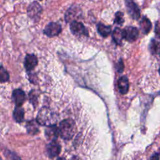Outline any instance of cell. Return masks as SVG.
<instances>
[{
	"label": "cell",
	"instance_id": "obj_23",
	"mask_svg": "<svg viewBox=\"0 0 160 160\" xmlns=\"http://www.w3.org/2000/svg\"><path fill=\"white\" fill-rule=\"evenodd\" d=\"M159 74H160V68H159Z\"/></svg>",
	"mask_w": 160,
	"mask_h": 160
},
{
	"label": "cell",
	"instance_id": "obj_9",
	"mask_svg": "<svg viewBox=\"0 0 160 160\" xmlns=\"http://www.w3.org/2000/svg\"><path fill=\"white\" fill-rule=\"evenodd\" d=\"M12 97L16 106H21L25 101V93L19 89L14 90Z\"/></svg>",
	"mask_w": 160,
	"mask_h": 160
},
{
	"label": "cell",
	"instance_id": "obj_21",
	"mask_svg": "<svg viewBox=\"0 0 160 160\" xmlns=\"http://www.w3.org/2000/svg\"><path fill=\"white\" fill-rule=\"evenodd\" d=\"M124 21V14L122 12L118 11L115 14V19H114V23L118 25H121L123 24Z\"/></svg>",
	"mask_w": 160,
	"mask_h": 160
},
{
	"label": "cell",
	"instance_id": "obj_17",
	"mask_svg": "<svg viewBox=\"0 0 160 160\" xmlns=\"http://www.w3.org/2000/svg\"><path fill=\"white\" fill-rule=\"evenodd\" d=\"M79 17L78 9L76 8H70L66 12L65 15V19L67 22H72L73 21H76L75 19Z\"/></svg>",
	"mask_w": 160,
	"mask_h": 160
},
{
	"label": "cell",
	"instance_id": "obj_1",
	"mask_svg": "<svg viewBox=\"0 0 160 160\" xmlns=\"http://www.w3.org/2000/svg\"><path fill=\"white\" fill-rule=\"evenodd\" d=\"M36 121L41 126H53L55 125L57 121V116L49 108L43 107L38 113Z\"/></svg>",
	"mask_w": 160,
	"mask_h": 160
},
{
	"label": "cell",
	"instance_id": "obj_18",
	"mask_svg": "<svg viewBox=\"0 0 160 160\" xmlns=\"http://www.w3.org/2000/svg\"><path fill=\"white\" fill-rule=\"evenodd\" d=\"M149 49L152 54L160 58V41L152 40L149 44Z\"/></svg>",
	"mask_w": 160,
	"mask_h": 160
},
{
	"label": "cell",
	"instance_id": "obj_19",
	"mask_svg": "<svg viewBox=\"0 0 160 160\" xmlns=\"http://www.w3.org/2000/svg\"><path fill=\"white\" fill-rule=\"evenodd\" d=\"M26 128L28 132L30 134H36L38 132V126L36 124L35 121H31L28 122L26 124Z\"/></svg>",
	"mask_w": 160,
	"mask_h": 160
},
{
	"label": "cell",
	"instance_id": "obj_8",
	"mask_svg": "<svg viewBox=\"0 0 160 160\" xmlns=\"http://www.w3.org/2000/svg\"><path fill=\"white\" fill-rule=\"evenodd\" d=\"M46 151L48 156L52 158L60 153L61 146L56 140L51 141V142L47 146Z\"/></svg>",
	"mask_w": 160,
	"mask_h": 160
},
{
	"label": "cell",
	"instance_id": "obj_14",
	"mask_svg": "<svg viewBox=\"0 0 160 160\" xmlns=\"http://www.w3.org/2000/svg\"><path fill=\"white\" fill-rule=\"evenodd\" d=\"M151 27L152 25L151 21L147 18L144 17L140 22V28L142 33L144 34L149 33V32L151 29Z\"/></svg>",
	"mask_w": 160,
	"mask_h": 160
},
{
	"label": "cell",
	"instance_id": "obj_13",
	"mask_svg": "<svg viewBox=\"0 0 160 160\" xmlns=\"http://www.w3.org/2000/svg\"><path fill=\"white\" fill-rule=\"evenodd\" d=\"M112 39L118 45L122 44V41L124 39L123 31L119 28H116L112 31Z\"/></svg>",
	"mask_w": 160,
	"mask_h": 160
},
{
	"label": "cell",
	"instance_id": "obj_15",
	"mask_svg": "<svg viewBox=\"0 0 160 160\" xmlns=\"http://www.w3.org/2000/svg\"><path fill=\"white\" fill-rule=\"evenodd\" d=\"M24 111L21 106H16L13 112V118L18 122H21L24 120Z\"/></svg>",
	"mask_w": 160,
	"mask_h": 160
},
{
	"label": "cell",
	"instance_id": "obj_11",
	"mask_svg": "<svg viewBox=\"0 0 160 160\" xmlns=\"http://www.w3.org/2000/svg\"><path fill=\"white\" fill-rule=\"evenodd\" d=\"M118 88L122 94H125L128 92L129 89V81L126 76H122L119 79L118 81Z\"/></svg>",
	"mask_w": 160,
	"mask_h": 160
},
{
	"label": "cell",
	"instance_id": "obj_20",
	"mask_svg": "<svg viewBox=\"0 0 160 160\" xmlns=\"http://www.w3.org/2000/svg\"><path fill=\"white\" fill-rule=\"evenodd\" d=\"M9 76L7 71L2 66H0V82H6L9 80Z\"/></svg>",
	"mask_w": 160,
	"mask_h": 160
},
{
	"label": "cell",
	"instance_id": "obj_22",
	"mask_svg": "<svg viewBox=\"0 0 160 160\" xmlns=\"http://www.w3.org/2000/svg\"><path fill=\"white\" fill-rule=\"evenodd\" d=\"M154 32H155L156 36L158 38L160 39V21H157L156 22Z\"/></svg>",
	"mask_w": 160,
	"mask_h": 160
},
{
	"label": "cell",
	"instance_id": "obj_16",
	"mask_svg": "<svg viewBox=\"0 0 160 160\" xmlns=\"http://www.w3.org/2000/svg\"><path fill=\"white\" fill-rule=\"evenodd\" d=\"M98 32L102 37H107L111 32V28L109 26H106L102 23H99L98 26Z\"/></svg>",
	"mask_w": 160,
	"mask_h": 160
},
{
	"label": "cell",
	"instance_id": "obj_5",
	"mask_svg": "<svg viewBox=\"0 0 160 160\" xmlns=\"http://www.w3.org/2000/svg\"><path fill=\"white\" fill-rule=\"evenodd\" d=\"M41 11V6L37 2H33L29 5L28 9V14L29 18L34 21L38 20L39 19Z\"/></svg>",
	"mask_w": 160,
	"mask_h": 160
},
{
	"label": "cell",
	"instance_id": "obj_24",
	"mask_svg": "<svg viewBox=\"0 0 160 160\" xmlns=\"http://www.w3.org/2000/svg\"><path fill=\"white\" fill-rule=\"evenodd\" d=\"M39 1H41V0H39Z\"/></svg>",
	"mask_w": 160,
	"mask_h": 160
},
{
	"label": "cell",
	"instance_id": "obj_7",
	"mask_svg": "<svg viewBox=\"0 0 160 160\" xmlns=\"http://www.w3.org/2000/svg\"><path fill=\"white\" fill-rule=\"evenodd\" d=\"M126 6L129 16L134 19L140 17V10L138 6L132 0H126Z\"/></svg>",
	"mask_w": 160,
	"mask_h": 160
},
{
	"label": "cell",
	"instance_id": "obj_2",
	"mask_svg": "<svg viewBox=\"0 0 160 160\" xmlns=\"http://www.w3.org/2000/svg\"><path fill=\"white\" fill-rule=\"evenodd\" d=\"M59 135L65 139H71L76 132V124L72 119H66L62 121L58 128Z\"/></svg>",
	"mask_w": 160,
	"mask_h": 160
},
{
	"label": "cell",
	"instance_id": "obj_4",
	"mask_svg": "<svg viewBox=\"0 0 160 160\" xmlns=\"http://www.w3.org/2000/svg\"><path fill=\"white\" fill-rule=\"evenodd\" d=\"M124 39L129 42H132L136 41L139 36L138 29L132 26L126 27L123 30Z\"/></svg>",
	"mask_w": 160,
	"mask_h": 160
},
{
	"label": "cell",
	"instance_id": "obj_12",
	"mask_svg": "<svg viewBox=\"0 0 160 160\" xmlns=\"http://www.w3.org/2000/svg\"><path fill=\"white\" fill-rule=\"evenodd\" d=\"M45 135L48 139L51 141L56 140L59 135L58 128H56L55 125L49 126L45 131Z\"/></svg>",
	"mask_w": 160,
	"mask_h": 160
},
{
	"label": "cell",
	"instance_id": "obj_3",
	"mask_svg": "<svg viewBox=\"0 0 160 160\" xmlns=\"http://www.w3.org/2000/svg\"><path fill=\"white\" fill-rule=\"evenodd\" d=\"M70 29L71 32L75 36H88V32L84 24L77 21H73L71 22Z\"/></svg>",
	"mask_w": 160,
	"mask_h": 160
},
{
	"label": "cell",
	"instance_id": "obj_10",
	"mask_svg": "<svg viewBox=\"0 0 160 160\" xmlns=\"http://www.w3.org/2000/svg\"><path fill=\"white\" fill-rule=\"evenodd\" d=\"M38 64V58L34 54H28L25 58L24 67L29 71L32 70Z\"/></svg>",
	"mask_w": 160,
	"mask_h": 160
},
{
	"label": "cell",
	"instance_id": "obj_6",
	"mask_svg": "<svg viewBox=\"0 0 160 160\" xmlns=\"http://www.w3.org/2000/svg\"><path fill=\"white\" fill-rule=\"evenodd\" d=\"M61 31V26L57 22H50L49 23L44 29V33L49 36L53 37L58 35Z\"/></svg>",
	"mask_w": 160,
	"mask_h": 160
}]
</instances>
